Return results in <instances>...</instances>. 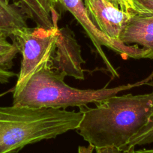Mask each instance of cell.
Returning <instances> with one entry per match:
<instances>
[{
    "mask_svg": "<svg viewBox=\"0 0 153 153\" xmlns=\"http://www.w3.org/2000/svg\"><path fill=\"white\" fill-rule=\"evenodd\" d=\"M95 153H135V147L128 149H120L116 147H105V148L95 149Z\"/></svg>",
    "mask_w": 153,
    "mask_h": 153,
    "instance_id": "cell-14",
    "label": "cell"
},
{
    "mask_svg": "<svg viewBox=\"0 0 153 153\" xmlns=\"http://www.w3.org/2000/svg\"><path fill=\"white\" fill-rule=\"evenodd\" d=\"M17 53H19V51L16 45L14 49L0 56V83H8L10 79L17 75L11 71V68L13 65V60Z\"/></svg>",
    "mask_w": 153,
    "mask_h": 153,
    "instance_id": "cell-10",
    "label": "cell"
},
{
    "mask_svg": "<svg viewBox=\"0 0 153 153\" xmlns=\"http://www.w3.org/2000/svg\"><path fill=\"white\" fill-rule=\"evenodd\" d=\"M149 93L115 95L96 103L95 107H80L83 117L76 131L95 149H126L129 141L153 117V81Z\"/></svg>",
    "mask_w": 153,
    "mask_h": 153,
    "instance_id": "cell-1",
    "label": "cell"
},
{
    "mask_svg": "<svg viewBox=\"0 0 153 153\" xmlns=\"http://www.w3.org/2000/svg\"><path fill=\"white\" fill-rule=\"evenodd\" d=\"M153 143V117L148 123L129 141L126 149L135 147L137 146H143Z\"/></svg>",
    "mask_w": 153,
    "mask_h": 153,
    "instance_id": "cell-11",
    "label": "cell"
},
{
    "mask_svg": "<svg viewBox=\"0 0 153 153\" xmlns=\"http://www.w3.org/2000/svg\"><path fill=\"white\" fill-rule=\"evenodd\" d=\"M59 29L57 24L51 29L36 26L14 32L11 38L21 53L22 59L17 83L13 89V96L24 89L33 75L45 68L51 67Z\"/></svg>",
    "mask_w": 153,
    "mask_h": 153,
    "instance_id": "cell-4",
    "label": "cell"
},
{
    "mask_svg": "<svg viewBox=\"0 0 153 153\" xmlns=\"http://www.w3.org/2000/svg\"><path fill=\"white\" fill-rule=\"evenodd\" d=\"M27 19L12 0H0V37L12 38L15 31L28 27Z\"/></svg>",
    "mask_w": 153,
    "mask_h": 153,
    "instance_id": "cell-9",
    "label": "cell"
},
{
    "mask_svg": "<svg viewBox=\"0 0 153 153\" xmlns=\"http://www.w3.org/2000/svg\"><path fill=\"white\" fill-rule=\"evenodd\" d=\"M135 13L153 15V0H133Z\"/></svg>",
    "mask_w": 153,
    "mask_h": 153,
    "instance_id": "cell-12",
    "label": "cell"
},
{
    "mask_svg": "<svg viewBox=\"0 0 153 153\" xmlns=\"http://www.w3.org/2000/svg\"><path fill=\"white\" fill-rule=\"evenodd\" d=\"M82 117L80 110L0 107V153H17L28 145L76 130Z\"/></svg>",
    "mask_w": 153,
    "mask_h": 153,
    "instance_id": "cell-2",
    "label": "cell"
},
{
    "mask_svg": "<svg viewBox=\"0 0 153 153\" xmlns=\"http://www.w3.org/2000/svg\"><path fill=\"white\" fill-rule=\"evenodd\" d=\"M94 150H95V148L89 144L88 146H80L78 148V153H93Z\"/></svg>",
    "mask_w": 153,
    "mask_h": 153,
    "instance_id": "cell-16",
    "label": "cell"
},
{
    "mask_svg": "<svg viewBox=\"0 0 153 153\" xmlns=\"http://www.w3.org/2000/svg\"><path fill=\"white\" fill-rule=\"evenodd\" d=\"M65 75L51 67L42 69L31 77L24 89L13 96V105L31 107L66 109L69 107H85L96 104L120 92L146 85L152 75L134 83L99 89H80L68 86L65 82Z\"/></svg>",
    "mask_w": 153,
    "mask_h": 153,
    "instance_id": "cell-3",
    "label": "cell"
},
{
    "mask_svg": "<svg viewBox=\"0 0 153 153\" xmlns=\"http://www.w3.org/2000/svg\"><path fill=\"white\" fill-rule=\"evenodd\" d=\"M15 46L16 44L14 42L11 43L8 41V38L0 37V56L11 51L15 48Z\"/></svg>",
    "mask_w": 153,
    "mask_h": 153,
    "instance_id": "cell-15",
    "label": "cell"
},
{
    "mask_svg": "<svg viewBox=\"0 0 153 153\" xmlns=\"http://www.w3.org/2000/svg\"><path fill=\"white\" fill-rule=\"evenodd\" d=\"M57 2L58 5L69 11L81 25L113 77H118L120 74L104 53L103 46L117 52L125 59L128 57L136 59H145L146 51L143 48L137 45H125L121 42L113 40L99 30L89 18L83 0H57Z\"/></svg>",
    "mask_w": 153,
    "mask_h": 153,
    "instance_id": "cell-5",
    "label": "cell"
},
{
    "mask_svg": "<svg viewBox=\"0 0 153 153\" xmlns=\"http://www.w3.org/2000/svg\"><path fill=\"white\" fill-rule=\"evenodd\" d=\"M120 41L125 45L142 47L146 51L145 59H153V15L134 14L120 35Z\"/></svg>",
    "mask_w": 153,
    "mask_h": 153,
    "instance_id": "cell-8",
    "label": "cell"
},
{
    "mask_svg": "<svg viewBox=\"0 0 153 153\" xmlns=\"http://www.w3.org/2000/svg\"><path fill=\"white\" fill-rule=\"evenodd\" d=\"M135 153H153V149H143L135 150Z\"/></svg>",
    "mask_w": 153,
    "mask_h": 153,
    "instance_id": "cell-18",
    "label": "cell"
},
{
    "mask_svg": "<svg viewBox=\"0 0 153 153\" xmlns=\"http://www.w3.org/2000/svg\"><path fill=\"white\" fill-rule=\"evenodd\" d=\"M83 2L94 25L109 38L120 42V35L134 14L123 11L107 0Z\"/></svg>",
    "mask_w": 153,
    "mask_h": 153,
    "instance_id": "cell-7",
    "label": "cell"
},
{
    "mask_svg": "<svg viewBox=\"0 0 153 153\" xmlns=\"http://www.w3.org/2000/svg\"><path fill=\"white\" fill-rule=\"evenodd\" d=\"M83 63L81 48L74 32L67 26L59 28L55 51L51 60V68L65 76L83 80Z\"/></svg>",
    "mask_w": 153,
    "mask_h": 153,
    "instance_id": "cell-6",
    "label": "cell"
},
{
    "mask_svg": "<svg viewBox=\"0 0 153 153\" xmlns=\"http://www.w3.org/2000/svg\"><path fill=\"white\" fill-rule=\"evenodd\" d=\"M107 1L113 3L115 5H117V7H119L126 12L136 14L133 0H107Z\"/></svg>",
    "mask_w": 153,
    "mask_h": 153,
    "instance_id": "cell-13",
    "label": "cell"
},
{
    "mask_svg": "<svg viewBox=\"0 0 153 153\" xmlns=\"http://www.w3.org/2000/svg\"><path fill=\"white\" fill-rule=\"evenodd\" d=\"M47 2H48V5L50 6L51 10L52 8H55L56 6L58 5V2H57V0H45Z\"/></svg>",
    "mask_w": 153,
    "mask_h": 153,
    "instance_id": "cell-17",
    "label": "cell"
}]
</instances>
